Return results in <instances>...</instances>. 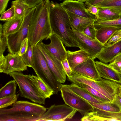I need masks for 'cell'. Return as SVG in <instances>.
<instances>
[{"mask_svg": "<svg viewBox=\"0 0 121 121\" xmlns=\"http://www.w3.org/2000/svg\"><path fill=\"white\" fill-rule=\"evenodd\" d=\"M51 2L43 0L35 7L29 26L27 37L33 47L44 39H49L52 34L50 20Z\"/></svg>", "mask_w": 121, "mask_h": 121, "instance_id": "obj_1", "label": "cell"}, {"mask_svg": "<svg viewBox=\"0 0 121 121\" xmlns=\"http://www.w3.org/2000/svg\"><path fill=\"white\" fill-rule=\"evenodd\" d=\"M47 109L36 103L17 101L11 108L0 109V121H38Z\"/></svg>", "mask_w": 121, "mask_h": 121, "instance_id": "obj_2", "label": "cell"}, {"mask_svg": "<svg viewBox=\"0 0 121 121\" xmlns=\"http://www.w3.org/2000/svg\"><path fill=\"white\" fill-rule=\"evenodd\" d=\"M49 17L52 33L57 35L66 47L80 48L79 43L70 34L71 29L68 15L60 4L51 2Z\"/></svg>", "mask_w": 121, "mask_h": 121, "instance_id": "obj_3", "label": "cell"}, {"mask_svg": "<svg viewBox=\"0 0 121 121\" xmlns=\"http://www.w3.org/2000/svg\"><path fill=\"white\" fill-rule=\"evenodd\" d=\"M39 76L57 94L60 91L61 83L58 82L49 68L45 58L36 45L33 47L32 67Z\"/></svg>", "mask_w": 121, "mask_h": 121, "instance_id": "obj_4", "label": "cell"}, {"mask_svg": "<svg viewBox=\"0 0 121 121\" xmlns=\"http://www.w3.org/2000/svg\"><path fill=\"white\" fill-rule=\"evenodd\" d=\"M9 75L17 82L21 97L35 103L45 105L46 97L32 82L29 75L24 74L19 72H13Z\"/></svg>", "mask_w": 121, "mask_h": 121, "instance_id": "obj_5", "label": "cell"}, {"mask_svg": "<svg viewBox=\"0 0 121 121\" xmlns=\"http://www.w3.org/2000/svg\"><path fill=\"white\" fill-rule=\"evenodd\" d=\"M35 7L30 9L24 17L20 29L7 37L8 51L11 54H18L22 42L27 37L30 23Z\"/></svg>", "mask_w": 121, "mask_h": 121, "instance_id": "obj_6", "label": "cell"}, {"mask_svg": "<svg viewBox=\"0 0 121 121\" xmlns=\"http://www.w3.org/2000/svg\"><path fill=\"white\" fill-rule=\"evenodd\" d=\"M60 89L61 97L65 104L76 110L83 116L90 112L94 111L93 107L74 92L68 85L61 84Z\"/></svg>", "mask_w": 121, "mask_h": 121, "instance_id": "obj_7", "label": "cell"}, {"mask_svg": "<svg viewBox=\"0 0 121 121\" xmlns=\"http://www.w3.org/2000/svg\"><path fill=\"white\" fill-rule=\"evenodd\" d=\"M70 32L72 38L79 43L80 49L86 52L90 58L94 60L96 58L97 55L101 51L103 44L96 39L90 38L82 32L71 29Z\"/></svg>", "mask_w": 121, "mask_h": 121, "instance_id": "obj_8", "label": "cell"}, {"mask_svg": "<svg viewBox=\"0 0 121 121\" xmlns=\"http://www.w3.org/2000/svg\"><path fill=\"white\" fill-rule=\"evenodd\" d=\"M77 111L66 104H54L49 108L38 121H64L72 119Z\"/></svg>", "mask_w": 121, "mask_h": 121, "instance_id": "obj_9", "label": "cell"}, {"mask_svg": "<svg viewBox=\"0 0 121 121\" xmlns=\"http://www.w3.org/2000/svg\"><path fill=\"white\" fill-rule=\"evenodd\" d=\"M43 44L41 42L36 45L43 55L49 68L57 80L61 83H64L66 80V75L61 61L46 48Z\"/></svg>", "mask_w": 121, "mask_h": 121, "instance_id": "obj_10", "label": "cell"}, {"mask_svg": "<svg viewBox=\"0 0 121 121\" xmlns=\"http://www.w3.org/2000/svg\"><path fill=\"white\" fill-rule=\"evenodd\" d=\"M27 66L22 56L18 54L8 53L0 57V72L9 74L14 72H22L27 70Z\"/></svg>", "mask_w": 121, "mask_h": 121, "instance_id": "obj_11", "label": "cell"}, {"mask_svg": "<svg viewBox=\"0 0 121 121\" xmlns=\"http://www.w3.org/2000/svg\"><path fill=\"white\" fill-rule=\"evenodd\" d=\"M94 108L81 119L83 121H121V112L106 111Z\"/></svg>", "mask_w": 121, "mask_h": 121, "instance_id": "obj_12", "label": "cell"}, {"mask_svg": "<svg viewBox=\"0 0 121 121\" xmlns=\"http://www.w3.org/2000/svg\"><path fill=\"white\" fill-rule=\"evenodd\" d=\"M60 4L65 10L76 15L86 18L96 19L95 16L88 10L83 2L78 0H65Z\"/></svg>", "mask_w": 121, "mask_h": 121, "instance_id": "obj_13", "label": "cell"}, {"mask_svg": "<svg viewBox=\"0 0 121 121\" xmlns=\"http://www.w3.org/2000/svg\"><path fill=\"white\" fill-rule=\"evenodd\" d=\"M49 39L50 40L49 44H43L46 48L61 62L66 59L67 51L61 40L57 35L53 33Z\"/></svg>", "mask_w": 121, "mask_h": 121, "instance_id": "obj_14", "label": "cell"}, {"mask_svg": "<svg viewBox=\"0 0 121 121\" xmlns=\"http://www.w3.org/2000/svg\"><path fill=\"white\" fill-rule=\"evenodd\" d=\"M72 70L77 74L95 80H98L101 78L97 69L94 60L90 57L76 66Z\"/></svg>", "mask_w": 121, "mask_h": 121, "instance_id": "obj_15", "label": "cell"}, {"mask_svg": "<svg viewBox=\"0 0 121 121\" xmlns=\"http://www.w3.org/2000/svg\"><path fill=\"white\" fill-rule=\"evenodd\" d=\"M67 78L68 81L72 83H82L89 86L103 95L112 102L114 97L103 88L95 80L73 72L71 75L68 77Z\"/></svg>", "mask_w": 121, "mask_h": 121, "instance_id": "obj_16", "label": "cell"}, {"mask_svg": "<svg viewBox=\"0 0 121 121\" xmlns=\"http://www.w3.org/2000/svg\"><path fill=\"white\" fill-rule=\"evenodd\" d=\"M121 53V40L110 45H103L100 51L96 56L100 61L109 63L116 56Z\"/></svg>", "mask_w": 121, "mask_h": 121, "instance_id": "obj_17", "label": "cell"}, {"mask_svg": "<svg viewBox=\"0 0 121 121\" xmlns=\"http://www.w3.org/2000/svg\"><path fill=\"white\" fill-rule=\"evenodd\" d=\"M96 66L101 78L113 81L121 84V74L111 67L109 64L96 61Z\"/></svg>", "mask_w": 121, "mask_h": 121, "instance_id": "obj_18", "label": "cell"}, {"mask_svg": "<svg viewBox=\"0 0 121 121\" xmlns=\"http://www.w3.org/2000/svg\"><path fill=\"white\" fill-rule=\"evenodd\" d=\"M69 18L71 29L82 32L87 26L93 25L96 19L83 17L65 10Z\"/></svg>", "mask_w": 121, "mask_h": 121, "instance_id": "obj_19", "label": "cell"}, {"mask_svg": "<svg viewBox=\"0 0 121 121\" xmlns=\"http://www.w3.org/2000/svg\"><path fill=\"white\" fill-rule=\"evenodd\" d=\"M89 57L88 54L81 49L74 51H67V59L72 70Z\"/></svg>", "mask_w": 121, "mask_h": 121, "instance_id": "obj_20", "label": "cell"}, {"mask_svg": "<svg viewBox=\"0 0 121 121\" xmlns=\"http://www.w3.org/2000/svg\"><path fill=\"white\" fill-rule=\"evenodd\" d=\"M24 17L15 16L12 19L6 21L2 25L4 36L7 37L19 30L22 24Z\"/></svg>", "mask_w": 121, "mask_h": 121, "instance_id": "obj_21", "label": "cell"}, {"mask_svg": "<svg viewBox=\"0 0 121 121\" xmlns=\"http://www.w3.org/2000/svg\"><path fill=\"white\" fill-rule=\"evenodd\" d=\"M68 85L77 95L88 101L97 103H111L98 99L91 94L86 89L76 84L72 83L70 85Z\"/></svg>", "mask_w": 121, "mask_h": 121, "instance_id": "obj_22", "label": "cell"}, {"mask_svg": "<svg viewBox=\"0 0 121 121\" xmlns=\"http://www.w3.org/2000/svg\"><path fill=\"white\" fill-rule=\"evenodd\" d=\"M95 82L114 97L121 93V84L101 78Z\"/></svg>", "mask_w": 121, "mask_h": 121, "instance_id": "obj_23", "label": "cell"}, {"mask_svg": "<svg viewBox=\"0 0 121 121\" xmlns=\"http://www.w3.org/2000/svg\"><path fill=\"white\" fill-rule=\"evenodd\" d=\"M96 39L104 45L106 44L118 29L113 27H101L96 29Z\"/></svg>", "mask_w": 121, "mask_h": 121, "instance_id": "obj_24", "label": "cell"}, {"mask_svg": "<svg viewBox=\"0 0 121 121\" xmlns=\"http://www.w3.org/2000/svg\"><path fill=\"white\" fill-rule=\"evenodd\" d=\"M30 78L34 84L46 98H50L54 94L53 90L39 76L29 74Z\"/></svg>", "mask_w": 121, "mask_h": 121, "instance_id": "obj_25", "label": "cell"}, {"mask_svg": "<svg viewBox=\"0 0 121 121\" xmlns=\"http://www.w3.org/2000/svg\"><path fill=\"white\" fill-rule=\"evenodd\" d=\"M98 12L96 21L112 20L119 17L120 14L112 10L106 8L98 7Z\"/></svg>", "mask_w": 121, "mask_h": 121, "instance_id": "obj_26", "label": "cell"}, {"mask_svg": "<svg viewBox=\"0 0 121 121\" xmlns=\"http://www.w3.org/2000/svg\"><path fill=\"white\" fill-rule=\"evenodd\" d=\"M11 7L14 9L15 16L21 17H24L30 9L22 0L13 1Z\"/></svg>", "mask_w": 121, "mask_h": 121, "instance_id": "obj_27", "label": "cell"}, {"mask_svg": "<svg viewBox=\"0 0 121 121\" xmlns=\"http://www.w3.org/2000/svg\"><path fill=\"white\" fill-rule=\"evenodd\" d=\"M17 85L14 80L7 82L0 89V99L15 94Z\"/></svg>", "mask_w": 121, "mask_h": 121, "instance_id": "obj_28", "label": "cell"}, {"mask_svg": "<svg viewBox=\"0 0 121 121\" xmlns=\"http://www.w3.org/2000/svg\"><path fill=\"white\" fill-rule=\"evenodd\" d=\"M95 6L108 8L121 14V0H105Z\"/></svg>", "mask_w": 121, "mask_h": 121, "instance_id": "obj_29", "label": "cell"}, {"mask_svg": "<svg viewBox=\"0 0 121 121\" xmlns=\"http://www.w3.org/2000/svg\"><path fill=\"white\" fill-rule=\"evenodd\" d=\"M86 101L94 108L108 112H118L120 111L116 105L112 103H97Z\"/></svg>", "mask_w": 121, "mask_h": 121, "instance_id": "obj_30", "label": "cell"}, {"mask_svg": "<svg viewBox=\"0 0 121 121\" xmlns=\"http://www.w3.org/2000/svg\"><path fill=\"white\" fill-rule=\"evenodd\" d=\"M95 29L101 27H110L121 29V14L119 17L114 19L107 21H95L94 24Z\"/></svg>", "mask_w": 121, "mask_h": 121, "instance_id": "obj_31", "label": "cell"}, {"mask_svg": "<svg viewBox=\"0 0 121 121\" xmlns=\"http://www.w3.org/2000/svg\"><path fill=\"white\" fill-rule=\"evenodd\" d=\"M76 84L86 89L91 94L98 99L102 101L112 103L108 99L103 95L89 86L82 83H77Z\"/></svg>", "mask_w": 121, "mask_h": 121, "instance_id": "obj_32", "label": "cell"}, {"mask_svg": "<svg viewBox=\"0 0 121 121\" xmlns=\"http://www.w3.org/2000/svg\"><path fill=\"white\" fill-rule=\"evenodd\" d=\"M19 94H16L0 99V109L6 108L13 105L17 101Z\"/></svg>", "mask_w": 121, "mask_h": 121, "instance_id": "obj_33", "label": "cell"}, {"mask_svg": "<svg viewBox=\"0 0 121 121\" xmlns=\"http://www.w3.org/2000/svg\"><path fill=\"white\" fill-rule=\"evenodd\" d=\"M33 47L29 43L26 52L22 56L23 60L27 67H32L33 62Z\"/></svg>", "mask_w": 121, "mask_h": 121, "instance_id": "obj_34", "label": "cell"}, {"mask_svg": "<svg viewBox=\"0 0 121 121\" xmlns=\"http://www.w3.org/2000/svg\"><path fill=\"white\" fill-rule=\"evenodd\" d=\"M108 64L115 70L121 74V53L115 56Z\"/></svg>", "mask_w": 121, "mask_h": 121, "instance_id": "obj_35", "label": "cell"}, {"mask_svg": "<svg viewBox=\"0 0 121 121\" xmlns=\"http://www.w3.org/2000/svg\"><path fill=\"white\" fill-rule=\"evenodd\" d=\"M7 37L5 36L3 33V27L1 24H0V57L4 55L3 53L7 46Z\"/></svg>", "mask_w": 121, "mask_h": 121, "instance_id": "obj_36", "label": "cell"}, {"mask_svg": "<svg viewBox=\"0 0 121 121\" xmlns=\"http://www.w3.org/2000/svg\"><path fill=\"white\" fill-rule=\"evenodd\" d=\"M0 20L1 21H7L15 16L14 10L13 8L11 7L10 9L3 13L1 15Z\"/></svg>", "mask_w": 121, "mask_h": 121, "instance_id": "obj_37", "label": "cell"}, {"mask_svg": "<svg viewBox=\"0 0 121 121\" xmlns=\"http://www.w3.org/2000/svg\"><path fill=\"white\" fill-rule=\"evenodd\" d=\"M82 32L85 35L93 39L96 38V29L94 24L86 26L83 30Z\"/></svg>", "mask_w": 121, "mask_h": 121, "instance_id": "obj_38", "label": "cell"}, {"mask_svg": "<svg viewBox=\"0 0 121 121\" xmlns=\"http://www.w3.org/2000/svg\"><path fill=\"white\" fill-rule=\"evenodd\" d=\"M121 40V29H118L105 44L110 45L115 44Z\"/></svg>", "mask_w": 121, "mask_h": 121, "instance_id": "obj_39", "label": "cell"}, {"mask_svg": "<svg viewBox=\"0 0 121 121\" xmlns=\"http://www.w3.org/2000/svg\"><path fill=\"white\" fill-rule=\"evenodd\" d=\"M29 45V40L27 37L23 40L21 43L20 50L18 53L19 56H22L26 52Z\"/></svg>", "mask_w": 121, "mask_h": 121, "instance_id": "obj_40", "label": "cell"}, {"mask_svg": "<svg viewBox=\"0 0 121 121\" xmlns=\"http://www.w3.org/2000/svg\"><path fill=\"white\" fill-rule=\"evenodd\" d=\"M85 7L91 13L94 15L96 18L98 12V7L91 4L88 1L85 2Z\"/></svg>", "mask_w": 121, "mask_h": 121, "instance_id": "obj_41", "label": "cell"}, {"mask_svg": "<svg viewBox=\"0 0 121 121\" xmlns=\"http://www.w3.org/2000/svg\"><path fill=\"white\" fill-rule=\"evenodd\" d=\"M61 64L65 72L67 77L69 76L72 72L67 59H66L61 61Z\"/></svg>", "mask_w": 121, "mask_h": 121, "instance_id": "obj_42", "label": "cell"}, {"mask_svg": "<svg viewBox=\"0 0 121 121\" xmlns=\"http://www.w3.org/2000/svg\"><path fill=\"white\" fill-rule=\"evenodd\" d=\"M24 2L30 9L36 7L43 0H22Z\"/></svg>", "mask_w": 121, "mask_h": 121, "instance_id": "obj_43", "label": "cell"}, {"mask_svg": "<svg viewBox=\"0 0 121 121\" xmlns=\"http://www.w3.org/2000/svg\"><path fill=\"white\" fill-rule=\"evenodd\" d=\"M112 103L116 105L121 112V93L115 95Z\"/></svg>", "mask_w": 121, "mask_h": 121, "instance_id": "obj_44", "label": "cell"}, {"mask_svg": "<svg viewBox=\"0 0 121 121\" xmlns=\"http://www.w3.org/2000/svg\"><path fill=\"white\" fill-rule=\"evenodd\" d=\"M10 0H0V14L5 11L9 2Z\"/></svg>", "mask_w": 121, "mask_h": 121, "instance_id": "obj_45", "label": "cell"}, {"mask_svg": "<svg viewBox=\"0 0 121 121\" xmlns=\"http://www.w3.org/2000/svg\"><path fill=\"white\" fill-rule=\"evenodd\" d=\"M104 0H89L88 2L91 4L95 5Z\"/></svg>", "mask_w": 121, "mask_h": 121, "instance_id": "obj_46", "label": "cell"}, {"mask_svg": "<svg viewBox=\"0 0 121 121\" xmlns=\"http://www.w3.org/2000/svg\"><path fill=\"white\" fill-rule=\"evenodd\" d=\"M78 1L82 2H85L86 1H88L89 0H78Z\"/></svg>", "mask_w": 121, "mask_h": 121, "instance_id": "obj_47", "label": "cell"}, {"mask_svg": "<svg viewBox=\"0 0 121 121\" xmlns=\"http://www.w3.org/2000/svg\"><path fill=\"white\" fill-rule=\"evenodd\" d=\"M59 0L60 1H61V0Z\"/></svg>", "mask_w": 121, "mask_h": 121, "instance_id": "obj_48", "label": "cell"}]
</instances>
